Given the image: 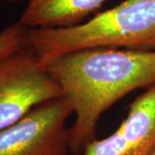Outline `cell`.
<instances>
[{"instance_id":"obj_3","label":"cell","mask_w":155,"mask_h":155,"mask_svg":"<svg viewBox=\"0 0 155 155\" xmlns=\"http://www.w3.org/2000/svg\"><path fill=\"white\" fill-rule=\"evenodd\" d=\"M60 97L59 85L28 45L0 61V130Z\"/></svg>"},{"instance_id":"obj_5","label":"cell","mask_w":155,"mask_h":155,"mask_svg":"<svg viewBox=\"0 0 155 155\" xmlns=\"http://www.w3.org/2000/svg\"><path fill=\"white\" fill-rule=\"evenodd\" d=\"M155 147V84L129 106L126 118L108 137L89 142L83 155H148Z\"/></svg>"},{"instance_id":"obj_7","label":"cell","mask_w":155,"mask_h":155,"mask_svg":"<svg viewBox=\"0 0 155 155\" xmlns=\"http://www.w3.org/2000/svg\"><path fill=\"white\" fill-rule=\"evenodd\" d=\"M28 28L17 22L0 32V61L27 45Z\"/></svg>"},{"instance_id":"obj_1","label":"cell","mask_w":155,"mask_h":155,"mask_svg":"<svg viewBox=\"0 0 155 155\" xmlns=\"http://www.w3.org/2000/svg\"><path fill=\"white\" fill-rule=\"evenodd\" d=\"M74 115L70 151L83 153L96 139L101 116L128 93L155 84V49L93 48L43 65Z\"/></svg>"},{"instance_id":"obj_4","label":"cell","mask_w":155,"mask_h":155,"mask_svg":"<svg viewBox=\"0 0 155 155\" xmlns=\"http://www.w3.org/2000/svg\"><path fill=\"white\" fill-rule=\"evenodd\" d=\"M72 112L60 97L35 106L21 120L0 130V155H67Z\"/></svg>"},{"instance_id":"obj_2","label":"cell","mask_w":155,"mask_h":155,"mask_svg":"<svg viewBox=\"0 0 155 155\" xmlns=\"http://www.w3.org/2000/svg\"><path fill=\"white\" fill-rule=\"evenodd\" d=\"M27 45L42 65L85 48H155V0H125L72 27L28 28Z\"/></svg>"},{"instance_id":"obj_9","label":"cell","mask_w":155,"mask_h":155,"mask_svg":"<svg viewBox=\"0 0 155 155\" xmlns=\"http://www.w3.org/2000/svg\"><path fill=\"white\" fill-rule=\"evenodd\" d=\"M3 1H18V0H3Z\"/></svg>"},{"instance_id":"obj_8","label":"cell","mask_w":155,"mask_h":155,"mask_svg":"<svg viewBox=\"0 0 155 155\" xmlns=\"http://www.w3.org/2000/svg\"><path fill=\"white\" fill-rule=\"evenodd\" d=\"M148 155H155V147H154V148L150 152V153Z\"/></svg>"},{"instance_id":"obj_6","label":"cell","mask_w":155,"mask_h":155,"mask_svg":"<svg viewBox=\"0 0 155 155\" xmlns=\"http://www.w3.org/2000/svg\"><path fill=\"white\" fill-rule=\"evenodd\" d=\"M107 0H28L18 22L27 28L72 27L99 9Z\"/></svg>"}]
</instances>
